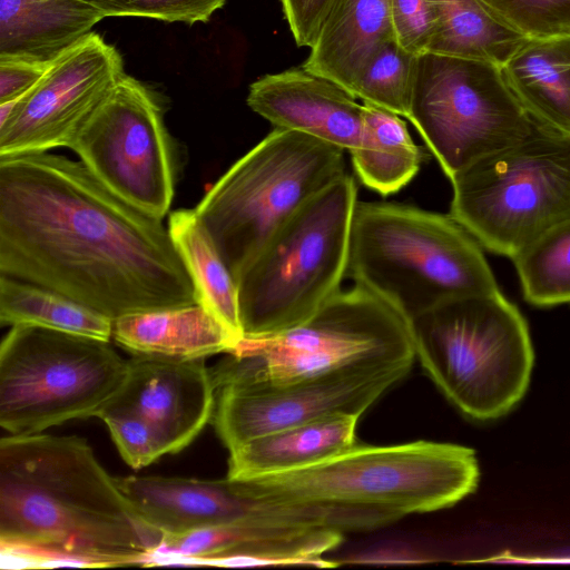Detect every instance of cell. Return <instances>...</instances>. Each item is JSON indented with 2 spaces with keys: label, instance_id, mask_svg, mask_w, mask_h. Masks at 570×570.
<instances>
[{
  "label": "cell",
  "instance_id": "cell-1",
  "mask_svg": "<svg viewBox=\"0 0 570 570\" xmlns=\"http://www.w3.org/2000/svg\"><path fill=\"white\" fill-rule=\"evenodd\" d=\"M0 275L121 316L199 304L163 219L128 204L81 163L0 157Z\"/></svg>",
  "mask_w": 570,
  "mask_h": 570
},
{
  "label": "cell",
  "instance_id": "cell-2",
  "mask_svg": "<svg viewBox=\"0 0 570 570\" xmlns=\"http://www.w3.org/2000/svg\"><path fill=\"white\" fill-rule=\"evenodd\" d=\"M164 538L86 439L43 433L1 438L2 554L43 564H144Z\"/></svg>",
  "mask_w": 570,
  "mask_h": 570
},
{
  "label": "cell",
  "instance_id": "cell-3",
  "mask_svg": "<svg viewBox=\"0 0 570 570\" xmlns=\"http://www.w3.org/2000/svg\"><path fill=\"white\" fill-rule=\"evenodd\" d=\"M243 480L262 500L343 512L372 530L456 504L478 488L480 468L460 444L355 443L311 466Z\"/></svg>",
  "mask_w": 570,
  "mask_h": 570
},
{
  "label": "cell",
  "instance_id": "cell-4",
  "mask_svg": "<svg viewBox=\"0 0 570 570\" xmlns=\"http://www.w3.org/2000/svg\"><path fill=\"white\" fill-rule=\"evenodd\" d=\"M481 247L450 214L357 202L347 276L410 322L445 301L500 291Z\"/></svg>",
  "mask_w": 570,
  "mask_h": 570
},
{
  "label": "cell",
  "instance_id": "cell-5",
  "mask_svg": "<svg viewBox=\"0 0 570 570\" xmlns=\"http://www.w3.org/2000/svg\"><path fill=\"white\" fill-rule=\"evenodd\" d=\"M410 327L415 357L465 416L499 419L525 395L534 364L530 331L500 291L445 301Z\"/></svg>",
  "mask_w": 570,
  "mask_h": 570
},
{
  "label": "cell",
  "instance_id": "cell-6",
  "mask_svg": "<svg viewBox=\"0 0 570 570\" xmlns=\"http://www.w3.org/2000/svg\"><path fill=\"white\" fill-rule=\"evenodd\" d=\"M357 186L344 174L265 243L236 277L243 338L289 330L341 288L347 275Z\"/></svg>",
  "mask_w": 570,
  "mask_h": 570
},
{
  "label": "cell",
  "instance_id": "cell-7",
  "mask_svg": "<svg viewBox=\"0 0 570 570\" xmlns=\"http://www.w3.org/2000/svg\"><path fill=\"white\" fill-rule=\"evenodd\" d=\"M344 151L275 128L210 186L195 210L235 281L282 225L346 174Z\"/></svg>",
  "mask_w": 570,
  "mask_h": 570
},
{
  "label": "cell",
  "instance_id": "cell-8",
  "mask_svg": "<svg viewBox=\"0 0 570 570\" xmlns=\"http://www.w3.org/2000/svg\"><path fill=\"white\" fill-rule=\"evenodd\" d=\"M450 180L451 217L483 248L512 258L570 216V136L539 122Z\"/></svg>",
  "mask_w": 570,
  "mask_h": 570
},
{
  "label": "cell",
  "instance_id": "cell-9",
  "mask_svg": "<svg viewBox=\"0 0 570 570\" xmlns=\"http://www.w3.org/2000/svg\"><path fill=\"white\" fill-rule=\"evenodd\" d=\"M127 370L128 361L109 341L11 326L0 345V425L9 434L23 435L97 417Z\"/></svg>",
  "mask_w": 570,
  "mask_h": 570
},
{
  "label": "cell",
  "instance_id": "cell-10",
  "mask_svg": "<svg viewBox=\"0 0 570 570\" xmlns=\"http://www.w3.org/2000/svg\"><path fill=\"white\" fill-rule=\"evenodd\" d=\"M214 368L276 383L350 366L413 364L410 322L361 285L340 289L298 325L255 340L243 338Z\"/></svg>",
  "mask_w": 570,
  "mask_h": 570
},
{
  "label": "cell",
  "instance_id": "cell-11",
  "mask_svg": "<svg viewBox=\"0 0 570 570\" xmlns=\"http://www.w3.org/2000/svg\"><path fill=\"white\" fill-rule=\"evenodd\" d=\"M407 119L449 179L539 124L510 89L501 66L431 52L417 56Z\"/></svg>",
  "mask_w": 570,
  "mask_h": 570
},
{
  "label": "cell",
  "instance_id": "cell-12",
  "mask_svg": "<svg viewBox=\"0 0 570 570\" xmlns=\"http://www.w3.org/2000/svg\"><path fill=\"white\" fill-rule=\"evenodd\" d=\"M156 95L125 75L75 136L69 148L115 195L163 219L177 179V147Z\"/></svg>",
  "mask_w": 570,
  "mask_h": 570
},
{
  "label": "cell",
  "instance_id": "cell-13",
  "mask_svg": "<svg viewBox=\"0 0 570 570\" xmlns=\"http://www.w3.org/2000/svg\"><path fill=\"white\" fill-rule=\"evenodd\" d=\"M411 366H350L282 383L212 368L217 387L212 423L230 451L256 436L333 413L361 416Z\"/></svg>",
  "mask_w": 570,
  "mask_h": 570
},
{
  "label": "cell",
  "instance_id": "cell-14",
  "mask_svg": "<svg viewBox=\"0 0 570 570\" xmlns=\"http://www.w3.org/2000/svg\"><path fill=\"white\" fill-rule=\"evenodd\" d=\"M125 75L119 51L90 32L55 60L35 87L0 104V157L69 148Z\"/></svg>",
  "mask_w": 570,
  "mask_h": 570
},
{
  "label": "cell",
  "instance_id": "cell-15",
  "mask_svg": "<svg viewBox=\"0 0 570 570\" xmlns=\"http://www.w3.org/2000/svg\"><path fill=\"white\" fill-rule=\"evenodd\" d=\"M116 480L140 514L165 538L249 520H278L337 530L341 527V518L334 511L262 500L243 479L127 475Z\"/></svg>",
  "mask_w": 570,
  "mask_h": 570
},
{
  "label": "cell",
  "instance_id": "cell-16",
  "mask_svg": "<svg viewBox=\"0 0 570 570\" xmlns=\"http://www.w3.org/2000/svg\"><path fill=\"white\" fill-rule=\"evenodd\" d=\"M204 360L132 355L124 383L99 414L134 412L153 424L169 454L181 451L214 416L217 387Z\"/></svg>",
  "mask_w": 570,
  "mask_h": 570
},
{
  "label": "cell",
  "instance_id": "cell-17",
  "mask_svg": "<svg viewBox=\"0 0 570 570\" xmlns=\"http://www.w3.org/2000/svg\"><path fill=\"white\" fill-rule=\"evenodd\" d=\"M343 531L317 524L249 520L166 537L149 564L187 560L225 564L336 567L322 556L337 548Z\"/></svg>",
  "mask_w": 570,
  "mask_h": 570
},
{
  "label": "cell",
  "instance_id": "cell-18",
  "mask_svg": "<svg viewBox=\"0 0 570 570\" xmlns=\"http://www.w3.org/2000/svg\"><path fill=\"white\" fill-rule=\"evenodd\" d=\"M345 88L303 68L249 86L248 107L275 128L299 131L348 153L360 140L363 105Z\"/></svg>",
  "mask_w": 570,
  "mask_h": 570
},
{
  "label": "cell",
  "instance_id": "cell-19",
  "mask_svg": "<svg viewBox=\"0 0 570 570\" xmlns=\"http://www.w3.org/2000/svg\"><path fill=\"white\" fill-rule=\"evenodd\" d=\"M392 40L390 0H337L302 68L352 94L363 68Z\"/></svg>",
  "mask_w": 570,
  "mask_h": 570
},
{
  "label": "cell",
  "instance_id": "cell-20",
  "mask_svg": "<svg viewBox=\"0 0 570 570\" xmlns=\"http://www.w3.org/2000/svg\"><path fill=\"white\" fill-rule=\"evenodd\" d=\"M358 419L333 413L250 439L229 451L226 476L254 479L316 464L356 443Z\"/></svg>",
  "mask_w": 570,
  "mask_h": 570
},
{
  "label": "cell",
  "instance_id": "cell-21",
  "mask_svg": "<svg viewBox=\"0 0 570 570\" xmlns=\"http://www.w3.org/2000/svg\"><path fill=\"white\" fill-rule=\"evenodd\" d=\"M104 18L82 0H0V59L51 65Z\"/></svg>",
  "mask_w": 570,
  "mask_h": 570
},
{
  "label": "cell",
  "instance_id": "cell-22",
  "mask_svg": "<svg viewBox=\"0 0 570 570\" xmlns=\"http://www.w3.org/2000/svg\"><path fill=\"white\" fill-rule=\"evenodd\" d=\"M112 337L132 355L179 360L232 353L240 342L200 304L121 316L112 323Z\"/></svg>",
  "mask_w": 570,
  "mask_h": 570
},
{
  "label": "cell",
  "instance_id": "cell-23",
  "mask_svg": "<svg viewBox=\"0 0 570 570\" xmlns=\"http://www.w3.org/2000/svg\"><path fill=\"white\" fill-rule=\"evenodd\" d=\"M501 68L537 121L570 136V33L528 37Z\"/></svg>",
  "mask_w": 570,
  "mask_h": 570
},
{
  "label": "cell",
  "instance_id": "cell-24",
  "mask_svg": "<svg viewBox=\"0 0 570 570\" xmlns=\"http://www.w3.org/2000/svg\"><path fill=\"white\" fill-rule=\"evenodd\" d=\"M434 24L426 52L502 66L528 38L482 0H430Z\"/></svg>",
  "mask_w": 570,
  "mask_h": 570
},
{
  "label": "cell",
  "instance_id": "cell-25",
  "mask_svg": "<svg viewBox=\"0 0 570 570\" xmlns=\"http://www.w3.org/2000/svg\"><path fill=\"white\" fill-rule=\"evenodd\" d=\"M350 154L362 184L382 196L407 185L424 159L401 116L371 104H363L360 140Z\"/></svg>",
  "mask_w": 570,
  "mask_h": 570
},
{
  "label": "cell",
  "instance_id": "cell-26",
  "mask_svg": "<svg viewBox=\"0 0 570 570\" xmlns=\"http://www.w3.org/2000/svg\"><path fill=\"white\" fill-rule=\"evenodd\" d=\"M167 227L198 293L199 304L242 341L236 281L196 210L183 208L169 213Z\"/></svg>",
  "mask_w": 570,
  "mask_h": 570
},
{
  "label": "cell",
  "instance_id": "cell-27",
  "mask_svg": "<svg viewBox=\"0 0 570 570\" xmlns=\"http://www.w3.org/2000/svg\"><path fill=\"white\" fill-rule=\"evenodd\" d=\"M1 325H32L109 341L112 321L50 288L0 275Z\"/></svg>",
  "mask_w": 570,
  "mask_h": 570
},
{
  "label": "cell",
  "instance_id": "cell-28",
  "mask_svg": "<svg viewBox=\"0 0 570 570\" xmlns=\"http://www.w3.org/2000/svg\"><path fill=\"white\" fill-rule=\"evenodd\" d=\"M511 259L528 303L540 307L570 303V216Z\"/></svg>",
  "mask_w": 570,
  "mask_h": 570
},
{
  "label": "cell",
  "instance_id": "cell-29",
  "mask_svg": "<svg viewBox=\"0 0 570 570\" xmlns=\"http://www.w3.org/2000/svg\"><path fill=\"white\" fill-rule=\"evenodd\" d=\"M417 56L396 40L387 42L363 68L352 95L407 118Z\"/></svg>",
  "mask_w": 570,
  "mask_h": 570
},
{
  "label": "cell",
  "instance_id": "cell-30",
  "mask_svg": "<svg viewBox=\"0 0 570 570\" xmlns=\"http://www.w3.org/2000/svg\"><path fill=\"white\" fill-rule=\"evenodd\" d=\"M525 37L570 33V0H482Z\"/></svg>",
  "mask_w": 570,
  "mask_h": 570
},
{
  "label": "cell",
  "instance_id": "cell-31",
  "mask_svg": "<svg viewBox=\"0 0 570 570\" xmlns=\"http://www.w3.org/2000/svg\"><path fill=\"white\" fill-rule=\"evenodd\" d=\"M98 419L108 426L120 455L132 469H141L169 454L158 431L140 415L129 411H104Z\"/></svg>",
  "mask_w": 570,
  "mask_h": 570
},
{
  "label": "cell",
  "instance_id": "cell-32",
  "mask_svg": "<svg viewBox=\"0 0 570 570\" xmlns=\"http://www.w3.org/2000/svg\"><path fill=\"white\" fill-rule=\"evenodd\" d=\"M107 17H140L165 22H207L227 0H82Z\"/></svg>",
  "mask_w": 570,
  "mask_h": 570
},
{
  "label": "cell",
  "instance_id": "cell-33",
  "mask_svg": "<svg viewBox=\"0 0 570 570\" xmlns=\"http://www.w3.org/2000/svg\"><path fill=\"white\" fill-rule=\"evenodd\" d=\"M395 40L406 51H428L434 16L430 0H390Z\"/></svg>",
  "mask_w": 570,
  "mask_h": 570
},
{
  "label": "cell",
  "instance_id": "cell-34",
  "mask_svg": "<svg viewBox=\"0 0 570 570\" xmlns=\"http://www.w3.org/2000/svg\"><path fill=\"white\" fill-rule=\"evenodd\" d=\"M298 47L311 48L337 0H281Z\"/></svg>",
  "mask_w": 570,
  "mask_h": 570
},
{
  "label": "cell",
  "instance_id": "cell-35",
  "mask_svg": "<svg viewBox=\"0 0 570 570\" xmlns=\"http://www.w3.org/2000/svg\"><path fill=\"white\" fill-rule=\"evenodd\" d=\"M50 65L21 59H0V104L26 94L43 77Z\"/></svg>",
  "mask_w": 570,
  "mask_h": 570
}]
</instances>
